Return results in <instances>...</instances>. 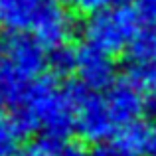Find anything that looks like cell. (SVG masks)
I'll return each mask as SVG.
<instances>
[{
	"instance_id": "cell-1",
	"label": "cell",
	"mask_w": 156,
	"mask_h": 156,
	"mask_svg": "<svg viewBox=\"0 0 156 156\" xmlns=\"http://www.w3.org/2000/svg\"><path fill=\"white\" fill-rule=\"evenodd\" d=\"M75 85H61L55 75H42L14 107L12 119L26 134L42 133L48 138H67L75 130Z\"/></svg>"
},
{
	"instance_id": "cell-2",
	"label": "cell",
	"mask_w": 156,
	"mask_h": 156,
	"mask_svg": "<svg viewBox=\"0 0 156 156\" xmlns=\"http://www.w3.org/2000/svg\"><path fill=\"white\" fill-rule=\"evenodd\" d=\"M50 50L30 32H6L0 38V101L14 109L28 87L44 75Z\"/></svg>"
},
{
	"instance_id": "cell-3",
	"label": "cell",
	"mask_w": 156,
	"mask_h": 156,
	"mask_svg": "<svg viewBox=\"0 0 156 156\" xmlns=\"http://www.w3.org/2000/svg\"><path fill=\"white\" fill-rule=\"evenodd\" d=\"M138 30L140 20L129 6H107L103 10H97L89 14L81 26L85 44L109 55L129 50Z\"/></svg>"
},
{
	"instance_id": "cell-4",
	"label": "cell",
	"mask_w": 156,
	"mask_h": 156,
	"mask_svg": "<svg viewBox=\"0 0 156 156\" xmlns=\"http://www.w3.org/2000/svg\"><path fill=\"white\" fill-rule=\"evenodd\" d=\"M75 85V130L81 134V138L87 142H101L109 140L117 134V125L109 113L105 95L101 91H91L81 83Z\"/></svg>"
},
{
	"instance_id": "cell-5",
	"label": "cell",
	"mask_w": 156,
	"mask_h": 156,
	"mask_svg": "<svg viewBox=\"0 0 156 156\" xmlns=\"http://www.w3.org/2000/svg\"><path fill=\"white\" fill-rule=\"evenodd\" d=\"M79 83L91 91H107L117 83V65L113 55L85 44L77 50V69Z\"/></svg>"
},
{
	"instance_id": "cell-6",
	"label": "cell",
	"mask_w": 156,
	"mask_h": 156,
	"mask_svg": "<svg viewBox=\"0 0 156 156\" xmlns=\"http://www.w3.org/2000/svg\"><path fill=\"white\" fill-rule=\"evenodd\" d=\"M144 93L134 87L129 79L117 81L105 91L107 107H109V113L119 130L130 122L140 121L142 113H144Z\"/></svg>"
},
{
	"instance_id": "cell-7",
	"label": "cell",
	"mask_w": 156,
	"mask_h": 156,
	"mask_svg": "<svg viewBox=\"0 0 156 156\" xmlns=\"http://www.w3.org/2000/svg\"><path fill=\"white\" fill-rule=\"evenodd\" d=\"M55 0H0V28L4 32H30L38 28Z\"/></svg>"
},
{
	"instance_id": "cell-8",
	"label": "cell",
	"mask_w": 156,
	"mask_h": 156,
	"mask_svg": "<svg viewBox=\"0 0 156 156\" xmlns=\"http://www.w3.org/2000/svg\"><path fill=\"white\" fill-rule=\"evenodd\" d=\"M73 34H75V20L57 2H53L50 6V10L46 12V16L40 20L38 28L34 30V36L48 50L65 46Z\"/></svg>"
},
{
	"instance_id": "cell-9",
	"label": "cell",
	"mask_w": 156,
	"mask_h": 156,
	"mask_svg": "<svg viewBox=\"0 0 156 156\" xmlns=\"http://www.w3.org/2000/svg\"><path fill=\"white\" fill-rule=\"evenodd\" d=\"M148 130H150V125H146V122H142V121L130 122V125L122 126V129L115 134V142H117L119 146H122L130 156H138V154L144 152V148H146Z\"/></svg>"
},
{
	"instance_id": "cell-10",
	"label": "cell",
	"mask_w": 156,
	"mask_h": 156,
	"mask_svg": "<svg viewBox=\"0 0 156 156\" xmlns=\"http://www.w3.org/2000/svg\"><path fill=\"white\" fill-rule=\"evenodd\" d=\"M126 51L130 61H136V63L156 61V26L140 28Z\"/></svg>"
},
{
	"instance_id": "cell-11",
	"label": "cell",
	"mask_w": 156,
	"mask_h": 156,
	"mask_svg": "<svg viewBox=\"0 0 156 156\" xmlns=\"http://www.w3.org/2000/svg\"><path fill=\"white\" fill-rule=\"evenodd\" d=\"M126 79L136 89H140L144 95L154 99L156 97V61H144V63L130 61Z\"/></svg>"
},
{
	"instance_id": "cell-12",
	"label": "cell",
	"mask_w": 156,
	"mask_h": 156,
	"mask_svg": "<svg viewBox=\"0 0 156 156\" xmlns=\"http://www.w3.org/2000/svg\"><path fill=\"white\" fill-rule=\"evenodd\" d=\"M24 130L14 119H0V156H18L22 150Z\"/></svg>"
},
{
	"instance_id": "cell-13",
	"label": "cell",
	"mask_w": 156,
	"mask_h": 156,
	"mask_svg": "<svg viewBox=\"0 0 156 156\" xmlns=\"http://www.w3.org/2000/svg\"><path fill=\"white\" fill-rule=\"evenodd\" d=\"M48 67H50L51 75H55V77L71 75V73L77 69V50H71L67 44L50 50Z\"/></svg>"
},
{
	"instance_id": "cell-14",
	"label": "cell",
	"mask_w": 156,
	"mask_h": 156,
	"mask_svg": "<svg viewBox=\"0 0 156 156\" xmlns=\"http://www.w3.org/2000/svg\"><path fill=\"white\" fill-rule=\"evenodd\" d=\"M53 140V156H91L87 152L85 144L79 140H69V138H51Z\"/></svg>"
},
{
	"instance_id": "cell-15",
	"label": "cell",
	"mask_w": 156,
	"mask_h": 156,
	"mask_svg": "<svg viewBox=\"0 0 156 156\" xmlns=\"http://www.w3.org/2000/svg\"><path fill=\"white\" fill-rule=\"evenodd\" d=\"M133 10L142 26H156V0H133Z\"/></svg>"
},
{
	"instance_id": "cell-16",
	"label": "cell",
	"mask_w": 156,
	"mask_h": 156,
	"mask_svg": "<svg viewBox=\"0 0 156 156\" xmlns=\"http://www.w3.org/2000/svg\"><path fill=\"white\" fill-rule=\"evenodd\" d=\"M18 156H53V140L48 136H42L30 144L22 146Z\"/></svg>"
},
{
	"instance_id": "cell-17",
	"label": "cell",
	"mask_w": 156,
	"mask_h": 156,
	"mask_svg": "<svg viewBox=\"0 0 156 156\" xmlns=\"http://www.w3.org/2000/svg\"><path fill=\"white\" fill-rule=\"evenodd\" d=\"M69 8H73L79 14H93L97 10H103V8L111 6V0H65Z\"/></svg>"
},
{
	"instance_id": "cell-18",
	"label": "cell",
	"mask_w": 156,
	"mask_h": 156,
	"mask_svg": "<svg viewBox=\"0 0 156 156\" xmlns=\"http://www.w3.org/2000/svg\"><path fill=\"white\" fill-rule=\"evenodd\" d=\"M91 156H130L122 146H119L115 140H105L101 144H97V148L91 152Z\"/></svg>"
},
{
	"instance_id": "cell-19",
	"label": "cell",
	"mask_w": 156,
	"mask_h": 156,
	"mask_svg": "<svg viewBox=\"0 0 156 156\" xmlns=\"http://www.w3.org/2000/svg\"><path fill=\"white\" fill-rule=\"evenodd\" d=\"M144 152L148 154V156H156V125L150 126V130H148V138H146Z\"/></svg>"
},
{
	"instance_id": "cell-20",
	"label": "cell",
	"mask_w": 156,
	"mask_h": 156,
	"mask_svg": "<svg viewBox=\"0 0 156 156\" xmlns=\"http://www.w3.org/2000/svg\"><path fill=\"white\" fill-rule=\"evenodd\" d=\"M129 2H133V0H111V6H126Z\"/></svg>"
},
{
	"instance_id": "cell-21",
	"label": "cell",
	"mask_w": 156,
	"mask_h": 156,
	"mask_svg": "<svg viewBox=\"0 0 156 156\" xmlns=\"http://www.w3.org/2000/svg\"><path fill=\"white\" fill-rule=\"evenodd\" d=\"M152 107H154V109H156V97H154V99H152Z\"/></svg>"
},
{
	"instance_id": "cell-22",
	"label": "cell",
	"mask_w": 156,
	"mask_h": 156,
	"mask_svg": "<svg viewBox=\"0 0 156 156\" xmlns=\"http://www.w3.org/2000/svg\"><path fill=\"white\" fill-rule=\"evenodd\" d=\"M0 103H2V101H0ZM0 119H2V111H0Z\"/></svg>"
},
{
	"instance_id": "cell-23",
	"label": "cell",
	"mask_w": 156,
	"mask_h": 156,
	"mask_svg": "<svg viewBox=\"0 0 156 156\" xmlns=\"http://www.w3.org/2000/svg\"><path fill=\"white\" fill-rule=\"evenodd\" d=\"M146 156H148V154H146Z\"/></svg>"
}]
</instances>
